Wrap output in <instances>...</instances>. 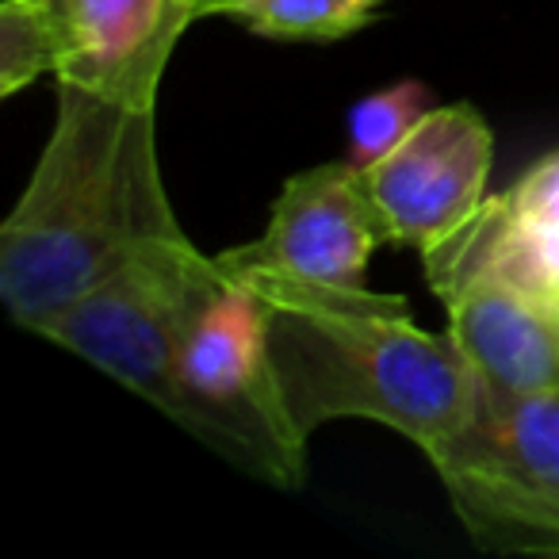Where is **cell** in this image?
<instances>
[{"label":"cell","mask_w":559,"mask_h":559,"mask_svg":"<svg viewBox=\"0 0 559 559\" xmlns=\"http://www.w3.org/2000/svg\"><path fill=\"white\" fill-rule=\"evenodd\" d=\"M264 304L269 353L299 437L334 418H368L426 456L472 421L479 376L449 334L414 326L403 296L319 299L276 284H246Z\"/></svg>","instance_id":"cell-2"},{"label":"cell","mask_w":559,"mask_h":559,"mask_svg":"<svg viewBox=\"0 0 559 559\" xmlns=\"http://www.w3.org/2000/svg\"><path fill=\"white\" fill-rule=\"evenodd\" d=\"M429 464L475 548L559 556V395L479 388L472 421Z\"/></svg>","instance_id":"cell-6"},{"label":"cell","mask_w":559,"mask_h":559,"mask_svg":"<svg viewBox=\"0 0 559 559\" xmlns=\"http://www.w3.org/2000/svg\"><path fill=\"white\" fill-rule=\"evenodd\" d=\"M162 414L253 479L284 490L307 479V437L280 391L264 304L238 280H226L180 337Z\"/></svg>","instance_id":"cell-3"},{"label":"cell","mask_w":559,"mask_h":559,"mask_svg":"<svg viewBox=\"0 0 559 559\" xmlns=\"http://www.w3.org/2000/svg\"><path fill=\"white\" fill-rule=\"evenodd\" d=\"M449 337L479 388L498 395H559V314L498 280H456L444 284Z\"/></svg>","instance_id":"cell-9"},{"label":"cell","mask_w":559,"mask_h":559,"mask_svg":"<svg viewBox=\"0 0 559 559\" xmlns=\"http://www.w3.org/2000/svg\"><path fill=\"white\" fill-rule=\"evenodd\" d=\"M157 165V108L58 85V116L24 195L0 226V299L35 330L139 249L177 238Z\"/></svg>","instance_id":"cell-1"},{"label":"cell","mask_w":559,"mask_h":559,"mask_svg":"<svg viewBox=\"0 0 559 559\" xmlns=\"http://www.w3.org/2000/svg\"><path fill=\"white\" fill-rule=\"evenodd\" d=\"M207 0H4L0 96L43 73L127 108H157L165 66Z\"/></svg>","instance_id":"cell-4"},{"label":"cell","mask_w":559,"mask_h":559,"mask_svg":"<svg viewBox=\"0 0 559 559\" xmlns=\"http://www.w3.org/2000/svg\"><path fill=\"white\" fill-rule=\"evenodd\" d=\"M429 108L433 104H429V88L421 81H399L380 93H368L349 111V154H345V162L357 173H368L429 116Z\"/></svg>","instance_id":"cell-11"},{"label":"cell","mask_w":559,"mask_h":559,"mask_svg":"<svg viewBox=\"0 0 559 559\" xmlns=\"http://www.w3.org/2000/svg\"><path fill=\"white\" fill-rule=\"evenodd\" d=\"M383 241L395 238L365 173L326 162L288 177L261 238L218 253V264L238 284H276L345 304L372 296L365 269Z\"/></svg>","instance_id":"cell-7"},{"label":"cell","mask_w":559,"mask_h":559,"mask_svg":"<svg viewBox=\"0 0 559 559\" xmlns=\"http://www.w3.org/2000/svg\"><path fill=\"white\" fill-rule=\"evenodd\" d=\"M383 0H207L203 16H223L272 43H337L365 32Z\"/></svg>","instance_id":"cell-10"},{"label":"cell","mask_w":559,"mask_h":559,"mask_svg":"<svg viewBox=\"0 0 559 559\" xmlns=\"http://www.w3.org/2000/svg\"><path fill=\"white\" fill-rule=\"evenodd\" d=\"M226 280L218 257L200 253L188 234H177L139 249L96 288L47 314L32 334L62 345L154 411H165L180 337Z\"/></svg>","instance_id":"cell-5"},{"label":"cell","mask_w":559,"mask_h":559,"mask_svg":"<svg viewBox=\"0 0 559 559\" xmlns=\"http://www.w3.org/2000/svg\"><path fill=\"white\" fill-rule=\"evenodd\" d=\"M495 134L472 104H444L365 173L391 238L418 253L449 241L487 203Z\"/></svg>","instance_id":"cell-8"}]
</instances>
